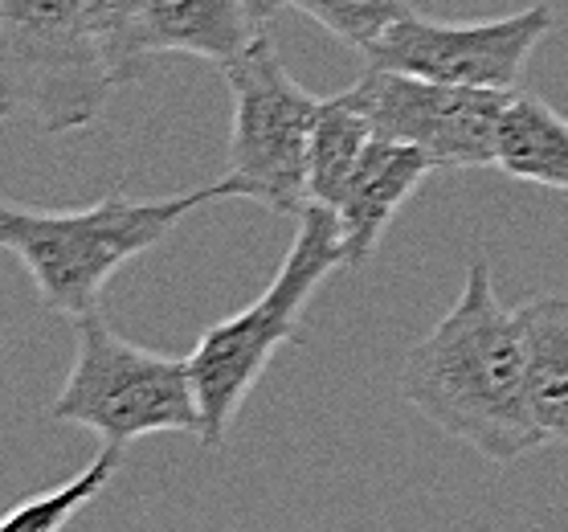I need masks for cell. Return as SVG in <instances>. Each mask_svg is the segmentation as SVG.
<instances>
[{
	"label": "cell",
	"instance_id": "6da1fadb",
	"mask_svg": "<svg viewBox=\"0 0 568 532\" xmlns=\"http://www.w3.org/2000/svg\"><path fill=\"white\" fill-rule=\"evenodd\" d=\"M400 398L499 468L544 446L531 418L524 328L499 299L483 259L470 262L442 324L409 349L400 364Z\"/></svg>",
	"mask_w": 568,
	"mask_h": 532
},
{
	"label": "cell",
	"instance_id": "7a4b0ae2",
	"mask_svg": "<svg viewBox=\"0 0 568 532\" xmlns=\"http://www.w3.org/2000/svg\"><path fill=\"white\" fill-rule=\"evenodd\" d=\"M209 201H221V184L152 201L111 193L87 209H26L0 197V247L26 262L50 312L78 320L99 312V295L123 262L160 247Z\"/></svg>",
	"mask_w": 568,
	"mask_h": 532
},
{
	"label": "cell",
	"instance_id": "3957f363",
	"mask_svg": "<svg viewBox=\"0 0 568 532\" xmlns=\"http://www.w3.org/2000/svg\"><path fill=\"white\" fill-rule=\"evenodd\" d=\"M336 267H344L336 213L323 205H303L295 242L286 250L274 283L246 312L209 328L193 357H184L189 377H193L196 414H201L196 439L205 442L209 451H217L221 442L230 439L233 418L250 398V390L258 385V377L266 373V364L274 361V352L303 340V312Z\"/></svg>",
	"mask_w": 568,
	"mask_h": 532
},
{
	"label": "cell",
	"instance_id": "277c9868",
	"mask_svg": "<svg viewBox=\"0 0 568 532\" xmlns=\"http://www.w3.org/2000/svg\"><path fill=\"white\" fill-rule=\"evenodd\" d=\"M115 91L94 0H0V123L82 131Z\"/></svg>",
	"mask_w": 568,
	"mask_h": 532
},
{
	"label": "cell",
	"instance_id": "5b68a950",
	"mask_svg": "<svg viewBox=\"0 0 568 532\" xmlns=\"http://www.w3.org/2000/svg\"><path fill=\"white\" fill-rule=\"evenodd\" d=\"M74 337V369L50 410L58 422L119 446L148 434H201L189 361L131 344L99 312L78 315Z\"/></svg>",
	"mask_w": 568,
	"mask_h": 532
},
{
	"label": "cell",
	"instance_id": "8992f818",
	"mask_svg": "<svg viewBox=\"0 0 568 532\" xmlns=\"http://www.w3.org/2000/svg\"><path fill=\"white\" fill-rule=\"evenodd\" d=\"M221 74L233 94L230 169L217 181L221 197H246L271 213L298 218L307 205V143L323 99L291 79L266 29L221 66Z\"/></svg>",
	"mask_w": 568,
	"mask_h": 532
},
{
	"label": "cell",
	"instance_id": "52a82bcc",
	"mask_svg": "<svg viewBox=\"0 0 568 532\" xmlns=\"http://www.w3.org/2000/svg\"><path fill=\"white\" fill-rule=\"evenodd\" d=\"M507 94L511 91L454 87L364 66V74L339 99L361 111L376 135L422 148L438 169H487L495 164V135Z\"/></svg>",
	"mask_w": 568,
	"mask_h": 532
},
{
	"label": "cell",
	"instance_id": "ba28073f",
	"mask_svg": "<svg viewBox=\"0 0 568 532\" xmlns=\"http://www.w3.org/2000/svg\"><path fill=\"white\" fill-rule=\"evenodd\" d=\"M556 29L548 4H531L524 13L495 17V21H434L409 13L393 21L376 46L364 50V66L400 70L417 79L454 82V87H483V91H516L531 50Z\"/></svg>",
	"mask_w": 568,
	"mask_h": 532
},
{
	"label": "cell",
	"instance_id": "9c48e42d",
	"mask_svg": "<svg viewBox=\"0 0 568 532\" xmlns=\"http://www.w3.org/2000/svg\"><path fill=\"white\" fill-rule=\"evenodd\" d=\"M266 29L258 0H123L103 26L119 87L135 82L155 53H193L213 66L233 62Z\"/></svg>",
	"mask_w": 568,
	"mask_h": 532
},
{
	"label": "cell",
	"instance_id": "30bf717a",
	"mask_svg": "<svg viewBox=\"0 0 568 532\" xmlns=\"http://www.w3.org/2000/svg\"><path fill=\"white\" fill-rule=\"evenodd\" d=\"M438 169L422 148H409L388 135H368L361 160L352 169V181L344 197L336 201V225L339 247H344V267L361 271L373 259L388 221L397 218V209L422 189L429 172Z\"/></svg>",
	"mask_w": 568,
	"mask_h": 532
},
{
	"label": "cell",
	"instance_id": "8fae6325",
	"mask_svg": "<svg viewBox=\"0 0 568 532\" xmlns=\"http://www.w3.org/2000/svg\"><path fill=\"white\" fill-rule=\"evenodd\" d=\"M528 344V398L544 442H568V295L516 308Z\"/></svg>",
	"mask_w": 568,
	"mask_h": 532
},
{
	"label": "cell",
	"instance_id": "7c38bea8",
	"mask_svg": "<svg viewBox=\"0 0 568 532\" xmlns=\"http://www.w3.org/2000/svg\"><path fill=\"white\" fill-rule=\"evenodd\" d=\"M495 169L544 189H568V119L540 94L511 91L495 135Z\"/></svg>",
	"mask_w": 568,
	"mask_h": 532
},
{
	"label": "cell",
	"instance_id": "4fadbf2b",
	"mask_svg": "<svg viewBox=\"0 0 568 532\" xmlns=\"http://www.w3.org/2000/svg\"><path fill=\"white\" fill-rule=\"evenodd\" d=\"M373 128L344 99H323L307 143V205L336 209Z\"/></svg>",
	"mask_w": 568,
	"mask_h": 532
},
{
	"label": "cell",
	"instance_id": "5bb4252c",
	"mask_svg": "<svg viewBox=\"0 0 568 532\" xmlns=\"http://www.w3.org/2000/svg\"><path fill=\"white\" fill-rule=\"evenodd\" d=\"M119 463H123V446L106 442L103 451H99V459H94L91 468L78 471L74 480L58 483L50 492L29 495L17 508L0 512V532H53L62 529V524H70L82 508H91L106 492V483L115 480Z\"/></svg>",
	"mask_w": 568,
	"mask_h": 532
},
{
	"label": "cell",
	"instance_id": "9a60e30c",
	"mask_svg": "<svg viewBox=\"0 0 568 532\" xmlns=\"http://www.w3.org/2000/svg\"><path fill=\"white\" fill-rule=\"evenodd\" d=\"M258 9L266 17H274L278 9H295V13L311 17L315 26L327 29L332 38L364 53L414 4L409 0H258Z\"/></svg>",
	"mask_w": 568,
	"mask_h": 532
},
{
	"label": "cell",
	"instance_id": "2e32d148",
	"mask_svg": "<svg viewBox=\"0 0 568 532\" xmlns=\"http://www.w3.org/2000/svg\"><path fill=\"white\" fill-rule=\"evenodd\" d=\"M94 9H99V26H106V21L123 9V0H94Z\"/></svg>",
	"mask_w": 568,
	"mask_h": 532
}]
</instances>
